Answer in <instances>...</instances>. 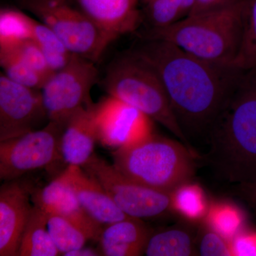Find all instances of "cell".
<instances>
[{
    "mask_svg": "<svg viewBox=\"0 0 256 256\" xmlns=\"http://www.w3.org/2000/svg\"><path fill=\"white\" fill-rule=\"evenodd\" d=\"M133 52L156 70L188 141L206 134L246 72L197 58L162 40H146Z\"/></svg>",
    "mask_w": 256,
    "mask_h": 256,
    "instance_id": "1",
    "label": "cell"
},
{
    "mask_svg": "<svg viewBox=\"0 0 256 256\" xmlns=\"http://www.w3.org/2000/svg\"><path fill=\"white\" fill-rule=\"evenodd\" d=\"M206 134L205 161L217 178L256 183V68L244 72Z\"/></svg>",
    "mask_w": 256,
    "mask_h": 256,
    "instance_id": "2",
    "label": "cell"
},
{
    "mask_svg": "<svg viewBox=\"0 0 256 256\" xmlns=\"http://www.w3.org/2000/svg\"><path fill=\"white\" fill-rule=\"evenodd\" d=\"M242 3L190 15L168 28H149L144 40L170 42L201 60L234 66L242 40Z\"/></svg>",
    "mask_w": 256,
    "mask_h": 256,
    "instance_id": "3",
    "label": "cell"
},
{
    "mask_svg": "<svg viewBox=\"0 0 256 256\" xmlns=\"http://www.w3.org/2000/svg\"><path fill=\"white\" fill-rule=\"evenodd\" d=\"M112 156V164L130 180L166 193L190 182L196 170V154L190 146L154 133L116 149Z\"/></svg>",
    "mask_w": 256,
    "mask_h": 256,
    "instance_id": "4",
    "label": "cell"
},
{
    "mask_svg": "<svg viewBox=\"0 0 256 256\" xmlns=\"http://www.w3.org/2000/svg\"><path fill=\"white\" fill-rule=\"evenodd\" d=\"M99 84L108 95L136 108L190 146L162 82L152 67L136 53L130 52L114 60Z\"/></svg>",
    "mask_w": 256,
    "mask_h": 256,
    "instance_id": "5",
    "label": "cell"
},
{
    "mask_svg": "<svg viewBox=\"0 0 256 256\" xmlns=\"http://www.w3.org/2000/svg\"><path fill=\"white\" fill-rule=\"evenodd\" d=\"M74 54L96 63L112 42L73 0H20Z\"/></svg>",
    "mask_w": 256,
    "mask_h": 256,
    "instance_id": "6",
    "label": "cell"
},
{
    "mask_svg": "<svg viewBox=\"0 0 256 256\" xmlns=\"http://www.w3.org/2000/svg\"><path fill=\"white\" fill-rule=\"evenodd\" d=\"M82 168L105 188L120 210L131 218L151 220L174 210L171 193L158 191L130 180L114 164L94 153Z\"/></svg>",
    "mask_w": 256,
    "mask_h": 256,
    "instance_id": "7",
    "label": "cell"
},
{
    "mask_svg": "<svg viewBox=\"0 0 256 256\" xmlns=\"http://www.w3.org/2000/svg\"><path fill=\"white\" fill-rule=\"evenodd\" d=\"M95 64L74 54L65 67L48 78L41 94L48 120L65 126L77 110L94 104L90 92L100 80Z\"/></svg>",
    "mask_w": 256,
    "mask_h": 256,
    "instance_id": "8",
    "label": "cell"
},
{
    "mask_svg": "<svg viewBox=\"0 0 256 256\" xmlns=\"http://www.w3.org/2000/svg\"><path fill=\"white\" fill-rule=\"evenodd\" d=\"M64 128L48 121L41 129L0 141V178L5 182L18 180L63 160L60 142Z\"/></svg>",
    "mask_w": 256,
    "mask_h": 256,
    "instance_id": "9",
    "label": "cell"
},
{
    "mask_svg": "<svg viewBox=\"0 0 256 256\" xmlns=\"http://www.w3.org/2000/svg\"><path fill=\"white\" fill-rule=\"evenodd\" d=\"M98 141L118 149L153 134L152 120L136 108L108 96L92 105Z\"/></svg>",
    "mask_w": 256,
    "mask_h": 256,
    "instance_id": "10",
    "label": "cell"
},
{
    "mask_svg": "<svg viewBox=\"0 0 256 256\" xmlns=\"http://www.w3.org/2000/svg\"><path fill=\"white\" fill-rule=\"evenodd\" d=\"M48 120L41 90L0 75V141L36 130Z\"/></svg>",
    "mask_w": 256,
    "mask_h": 256,
    "instance_id": "11",
    "label": "cell"
},
{
    "mask_svg": "<svg viewBox=\"0 0 256 256\" xmlns=\"http://www.w3.org/2000/svg\"><path fill=\"white\" fill-rule=\"evenodd\" d=\"M32 188L15 180L0 188V256H18L22 237L33 206Z\"/></svg>",
    "mask_w": 256,
    "mask_h": 256,
    "instance_id": "12",
    "label": "cell"
},
{
    "mask_svg": "<svg viewBox=\"0 0 256 256\" xmlns=\"http://www.w3.org/2000/svg\"><path fill=\"white\" fill-rule=\"evenodd\" d=\"M31 198L45 213L60 216L76 225L89 240H100L104 226L82 208L64 172L44 188H32Z\"/></svg>",
    "mask_w": 256,
    "mask_h": 256,
    "instance_id": "13",
    "label": "cell"
},
{
    "mask_svg": "<svg viewBox=\"0 0 256 256\" xmlns=\"http://www.w3.org/2000/svg\"><path fill=\"white\" fill-rule=\"evenodd\" d=\"M106 36L114 42L142 23L141 0H73Z\"/></svg>",
    "mask_w": 256,
    "mask_h": 256,
    "instance_id": "14",
    "label": "cell"
},
{
    "mask_svg": "<svg viewBox=\"0 0 256 256\" xmlns=\"http://www.w3.org/2000/svg\"><path fill=\"white\" fill-rule=\"evenodd\" d=\"M64 172L80 205L96 222L107 225L131 218L120 210L105 188L82 166L68 165Z\"/></svg>",
    "mask_w": 256,
    "mask_h": 256,
    "instance_id": "15",
    "label": "cell"
},
{
    "mask_svg": "<svg viewBox=\"0 0 256 256\" xmlns=\"http://www.w3.org/2000/svg\"><path fill=\"white\" fill-rule=\"evenodd\" d=\"M94 104L77 110L64 126L60 150L64 161L68 165L82 166L94 154L98 141Z\"/></svg>",
    "mask_w": 256,
    "mask_h": 256,
    "instance_id": "16",
    "label": "cell"
},
{
    "mask_svg": "<svg viewBox=\"0 0 256 256\" xmlns=\"http://www.w3.org/2000/svg\"><path fill=\"white\" fill-rule=\"evenodd\" d=\"M151 234L139 218H128L107 224L98 242L100 250L106 256H142Z\"/></svg>",
    "mask_w": 256,
    "mask_h": 256,
    "instance_id": "17",
    "label": "cell"
},
{
    "mask_svg": "<svg viewBox=\"0 0 256 256\" xmlns=\"http://www.w3.org/2000/svg\"><path fill=\"white\" fill-rule=\"evenodd\" d=\"M144 254L148 256H190L196 254V237L184 227L152 233Z\"/></svg>",
    "mask_w": 256,
    "mask_h": 256,
    "instance_id": "18",
    "label": "cell"
},
{
    "mask_svg": "<svg viewBox=\"0 0 256 256\" xmlns=\"http://www.w3.org/2000/svg\"><path fill=\"white\" fill-rule=\"evenodd\" d=\"M60 255L47 228L46 213L34 206L24 230L20 244V256Z\"/></svg>",
    "mask_w": 256,
    "mask_h": 256,
    "instance_id": "19",
    "label": "cell"
},
{
    "mask_svg": "<svg viewBox=\"0 0 256 256\" xmlns=\"http://www.w3.org/2000/svg\"><path fill=\"white\" fill-rule=\"evenodd\" d=\"M194 0H150L142 4V22L149 28H168L191 14Z\"/></svg>",
    "mask_w": 256,
    "mask_h": 256,
    "instance_id": "20",
    "label": "cell"
},
{
    "mask_svg": "<svg viewBox=\"0 0 256 256\" xmlns=\"http://www.w3.org/2000/svg\"><path fill=\"white\" fill-rule=\"evenodd\" d=\"M34 18L20 10H0V48H12L33 36Z\"/></svg>",
    "mask_w": 256,
    "mask_h": 256,
    "instance_id": "21",
    "label": "cell"
},
{
    "mask_svg": "<svg viewBox=\"0 0 256 256\" xmlns=\"http://www.w3.org/2000/svg\"><path fill=\"white\" fill-rule=\"evenodd\" d=\"M54 72L63 68L72 60L74 54L67 48L56 34L40 21L34 20L33 36Z\"/></svg>",
    "mask_w": 256,
    "mask_h": 256,
    "instance_id": "22",
    "label": "cell"
},
{
    "mask_svg": "<svg viewBox=\"0 0 256 256\" xmlns=\"http://www.w3.org/2000/svg\"><path fill=\"white\" fill-rule=\"evenodd\" d=\"M234 66L242 70L256 68V0H244L242 40Z\"/></svg>",
    "mask_w": 256,
    "mask_h": 256,
    "instance_id": "23",
    "label": "cell"
},
{
    "mask_svg": "<svg viewBox=\"0 0 256 256\" xmlns=\"http://www.w3.org/2000/svg\"><path fill=\"white\" fill-rule=\"evenodd\" d=\"M0 66L10 80L32 88L41 90L48 80L12 50L0 48Z\"/></svg>",
    "mask_w": 256,
    "mask_h": 256,
    "instance_id": "24",
    "label": "cell"
},
{
    "mask_svg": "<svg viewBox=\"0 0 256 256\" xmlns=\"http://www.w3.org/2000/svg\"><path fill=\"white\" fill-rule=\"evenodd\" d=\"M46 214L47 228L60 255L85 246L89 239L78 226L60 216Z\"/></svg>",
    "mask_w": 256,
    "mask_h": 256,
    "instance_id": "25",
    "label": "cell"
},
{
    "mask_svg": "<svg viewBox=\"0 0 256 256\" xmlns=\"http://www.w3.org/2000/svg\"><path fill=\"white\" fill-rule=\"evenodd\" d=\"M172 203L173 210L192 220L205 218L208 208L203 190L190 182L178 186L172 193Z\"/></svg>",
    "mask_w": 256,
    "mask_h": 256,
    "instance_id": "26",
    "label": "cell"
},
{
    "mask_svg": "<svg viewBox=\"0 0 256 256\" xmlns=\"http://www.w3.org/2000/svg\"><path fill=\"white\" fill-rule=\"evenodd\" d=\"M206 224L229 242L242 230L244 217L237 207L226 203L212 205L205 216Z\"/></svg>",
    "mask_w": 256,
    "mask_h": 256,
    "instance_id": "27",
    "label": "cell"
},
{
    "mask_svg": "<svg viewBox=\"0 0 256 256\" xmlns=\"http://www.w3.org/2000/svg\"><path fill=\"white\" fill-rule=\"evenodd\" d=\"M196 254L202 256H233L230 242L207 224L197 235Z\"/></svg>",
    "mask_w": 256,
    "mask_h": 256,
    "instance_id": "28",
    "label": "cell"
},
{
    "mask_svg": "<svg viewBox=\"0 0 256 256\" xmlns=\"http://www.w3.org/2000/svg\"><path fill=\"white\" fill-rule=\"evenodd\" d=\"M9 50H14L36 72L48 78L54 74L36 42L31 38Z\"/></svg>",
    "mask_w": 256,
    "mask_h": 256,
    "instance_id": "29",
    "label": "cell"
},
{
    "mask_svg": "<svg viewBox=\"0 0 256 256\" xmlns=\"http://www.w3.org/2000/svg\"><path fill=\"white\" fill-rule=\"evenodd\" d=\"M230 242L233 256H256V230H240Z\"/></svg>",
    "mask_w": 256,
    "mask_h": 256,
    "instance_id": "30",
    "label": "cell"
},
{
    "mask_svg": "<svg viewBox=\"0 0 256 256\" xmlns=\"http://www.w3.org/2000/svg\"><path fill=\"white\" fill-rule=\"evenodd\" d=\"M242 1V0H194V5L190 15L224 9L238 4Z\"/></svg>",
    "mask_w": 256,
    "mask_h": 256,
    "instance_id": "31",
    "label": "cell"
},
{
    "mask_svg": "<svg viewBox=\"0 0 256 256\" xmlns=\"http://www.w3.org/2000/svg\"><path fill=\"white\" fill-rule=\"evenodd\" d=\"M238 185L237 191L246 201L256 207V183L240 184Z\"/></svg>",
    "mask_w": 256,
    "mask_h": 256,
    "instance_id": "32",
    "label": "cell"
},
{
    "mask_svg": "<svg viewBox=\"0 0 256 256\" xmlns=\"http://www.w3.org/2000/svg\"><path fill=\"white\" fill-rule=\"evenodd\" d=\"M64 256H102L100 250L90 247H82L64 254Z\"/></svg>",
    "mask_w": 256,
    "mask_h": 256,
    "instance_id": "33",
    "label": "cell"
},
{
    "mask_svg": "<svg viewBox=\"0 0 256 256\" xmlns=\"http://www.w3.org/2000/svg\"><path fill=\"white\" fill-rule=\"evenodd\" d=\"M150 0H141V4H144V3L148 2Z\"/></svg>",
    "mask_w": 256,
    "mask_h": 256,
    "instance_id": "34",
    "label": "cell"
}]
</instances>
